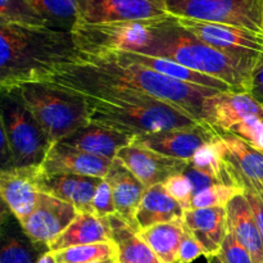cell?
<instances>
[{
	"label": "cell",
	"mask_w": 263,
	"mask_h": 263,
	"mask_svg": "<svg viewBox=\"0 0 263 263\" xmlns=\"http://www.w3.org/2000/svg\"><path fill=\"white\" fill-rule=\"evenodd\" d=\"M36 82H45L80 94L86 103L90 123L135 138L200 123L179 108L133 90L63 73L48 74Z\"/></svg>",
	"instance_id": "1"
},
{
	"label": "cell",
	"mask_w": 263,
	"mask_h": 263,
	"mask_svg": "<svg viewBox=\"0 0 263 263\" xmlns=\"http://www.w3.org/2000/svg\"><path fill=\"white\" fill-rule=\"evenodd\" d=\"M51 73L68 74L108 86L141 92L179 108L199 122H203L202 110L205 98L220 92L210 87L167 77L148 67L127 61L118 53L100 57L79 54L73 62L53 67L45 76Z\"/></svg>",
	"instance_id": "2"
},
{
	"label": "cell",
	"mask_w": 263,
	"mask_h": 263,
	"mask_svg": "<svg viewBox=\"0 0 263 263\" xmlns=\"http://www.w3.org/2000/svg\"><path fill=\"white\" fill-rule=\"evenodd\" d=\"M79 57L71 32L49 27L0 25L2 92L45 76Z\"/></svg>",
	"instance_id": "3"
},
{
	"label": "cell",
	"mask_w": 263,
	"mask_h": 263,
	"mask_svg": "<svg viewBox=\"0 0 263 263\" xmlns=\"http://www.w3.org/2000/svg\"><path fill=\"white\" fill-rule=\"evenodd\" d=\"M140 53L172 59L193 71L226 82L236 91L247 92L252 72L263 59L236 55L208 45L181 27L171 14L156 20L151 44Z\"/></svg>",
	"instance_id": "4"
},
{
	"label": "cell",
	"mask_w": 263,
	"mask_h": 263,
	"mask_svg": "<svg viewBox=\"0 0 263 263\" xmlns=\"http://www.w3.org/2000/svg\"><path fill=\"white\" fill-rule=\"evenodd\" d=\"M3 94L13 95L25 105L51 144L59 143L90 123L84 98L63 87L45 82H27Z\"/></svg>",
	"instance_id": "5"
},
{
	"label": "cell",
	"mask_w": 263,
	"mask_h": 263,
	"mask_svg": "<svg viewBox=\"0 0 263 263\" xmlns=\"http://www.w3.org/2000/svg\"><path fill=\"white\" fill-rule=\"evenodd\" d=\"M154 22L156 20L97 25L79 23L71 33L79 54L100 57L122 51L140 53L151 44Z\"/></svg>",
	"instance_id": "6"
},
{
	"label": "cell",
	"mask_w": 263,
	"mask_h": 263,
	"mask_svg": "<svg viewBox=\"0 0 263 263\" xmlns=\"http://www.w3.org/2000/svg\"><path fill=\"white\" fill-rule=\"evenodd\" d=\"M0 127L9 141L13 167L41 166L53 144L32 115L13 95L3 94Z\"/></svg>",
	"instance_id": "7"
},
{
	"label": "cell",
	"mask_w": 263,
	"mask_h": 263,
	"mask_svg": "<svg viewBox=\"0 0 263 263\" xmlns=\"http://www.w3.org/2000/svg\"><path fill=\"white\" fill-rule=\"evenodd\" d=\"M179 18L246 28L263 35V0H166Z\"/></svg>",
	"instance_id": "8"
},
{
	"label": "cell",
	"mask_w": 263,
	"mask_h": 263,
	"mask_svg": "<svg viewBox=\"0 0 263 263\" xmlns=\"http://www.w3.org/2000/svg\"><path fill=\"white\" fill-rule=\"evenodd\" d=\"M166 15H170L166 0H79V23L84 25L148 21Z\"/></svg>",
	"instance_id": "9"
},
{
	"label": "cell",
	"mask_w": 263,
	"mask_h": 263,
	"mask_svg": "<svg viewBox=\"0 0 263 263\" xmlns=\"http://www.w3.org/2000/svg\"><path fill=\"white\" fill-rule=\"evenodd\" d=\"M77 215L72 204L41 192L33 212L20 223L33 244L49 252V244L71 225Z\"/></svg>",
	"instance_id": "10"
},
{
	"label": "cell",
	"mask_w": 263,
	"mask_h": 263,
	"mask_svg": "<svg viewBox=\"0 0 263 263\" xmlns=\"http://www.w3.org/2000/svg\"><path fill=\"white\" fill-rule=\"evenodd\" d=\"M181 27L192 32L208 45L236 55L263 58V35L220 23L203 22L176 17Z\"/></svg>",
	"instance_id": "11"
},
{
	"label": "cell",
	"mask_w": 263,
	"mask_h": 263,
	"mask_svg": "<svg viewBox=\"0 0 263 263\" xmlns=\"http://www.w3.org/2000/svg\"><path fill=\"white\" fill-rule=\"evenodd\" d=\"M251 117L263 118V105L247 91H220L205 98L202 121L218 134L234 128Z\"/></svg>",
	"instance_id": "12"
},
{
	"label": "cell",
	"mask_w": 263,
	"mask_h": 263,
	"mask_svg": "<svg viewBox=\"0 0 263 263\" xmlns=\"http://www.w3.org/2000/svg\"><path fill=\"white\" fill-rule=\"evenodd\" d=\"M218 135L207 123L136 136L134 143L171 158L190 161L197 151Z\"/></svg>",
	"instance_id": "13"
},
{
	"label": "cell",
	"mask_w": 263,
	"mask_h": 263,
	"mask_svg": "<svg viewBox=\"0 0 263 263\" xmlns=\"http://www.w3.org/2000/svg\"><path fill=\"white\" fill-rule=\"evenodd\" d=\"M41 174V166L12 167L0 172V197L7 210L20 222L37 205Z\"/></svg>",
	"instance_id": "14"
},
{
	"label": "cell",
	"mask_w": 263,
	"mask_h": 263,
	"mask_svg": "<svg viewBox=\"0 0 263 263\" xmlns=\"http://www.w3.org/2000/svg\"><path fill=\"white\" fill-rule=\"evenodd\" d=\"M116 159L125 164L145 187L162 184L174 175L184 174L190 163V161L159 154L134 141L121 149Z\"/></svg>",
	"instance_id": "15"
},
{
	"label": "cell",
	"mask_w": 263,
	"mask_h": 263,
	"mask_svg": "<svg viewBox=\"0 0 263 263\" xmlns=\"http://www.w3.org/2000/svg\"><path fill=\"white\" fill-rule=\"evenodd\" d=\"M220 138L234 184L243 190L263 192V152L235 134H220Z\"/></svg>",
	"instance_id": "16"
},
{
	"label": "cell",
	"mask_w": 263,
	"mask_h": 263,
	"mask_svg": "<svg viewBox=\"0 0 263 263\" xmlns=\"http://www.w3.org/2000/svg\"><path fill=\"white\" fill-rule=\"evenodd\" d=\"M113 161L84 153L61 143L53 144L41 163L46 174L80 175V176L105 179Z\"/></svg>",
	"instance_id": "17"
},
{
	"label": "cell",
	"mask_w": 263,
	"mask_h": 263,
	"mask_svg": "<svg viewBox=\"0 0 263 263\" xmlns=\"http://www.w3.org/2000/svg\"><path fill=\"white\" fill-rule=\"evenodd\" d=\"M103 179L80 175L46 174L40 177V190L69 203L77 212L92 213V198Z\"/></svg>",
	"instance_id": "18"
},
{
	"label": "cell",
	"mask_w": 263,
	"mask_h": 263,
	"mask_svg": "<svg viewBox=\"0 0 263 263\" xmlns=\"http://www.w3.org/2000/svg\"><path fill=\"white\" fill-rule=\"evenodd\" d=\"M135 136L126 135L116 130L89 123L68 135L59 143L84 153L113 161L118 152L130 145Z\"/></svg>",
	"instance_id": "19"
},
{
	"label": "cell",
	"mask_w": 263,
	"mask_h": 263,
	"mask_svg": "<svg viewBox=\"0 0 263 263\" xmlns=\"http://www.w3.org/2000/svg\"><path fill=\"white\" fill-rule=\"evenodd\" d=\"M182 221L205 249L207 257L218 254L229 231L226 207L187 210Z\"/></svg>",
	"instance_id": "20"
},
{
	"label": "cell",
	"mask_w": 263,
	"mask_h": 263,
	"mask_svg": "<svg viewBox=\"0 0 263 263\" xmlns=\"http://www.w3.org/2000/svg\"><path fill=\"white\" fill-rule=\"evenodd\" d=\"M105 180L112 189L117 213L139 231L135 216L146 187L125 164L116 158L113 159Z\"/></svg>",
	"instance_id": "21"
},
{
	"label": "cell",
	"mask_w": 263,
	"mask_h": 263,
	"mask_svg": "<svg viewBox=\"0 0 263 263\" xmlns=\"http://www.w3.org/2000/svg\"><path fill=\"white\" fill-rule=\"evenodd\" d=\"M226 210L229 231L251 253L254 263H263V236L244 193L234 198Z\"/></svg>",
	"instance_id": "22"
},
{
	"label": "cell",
	"mask_w": 263,
	"mask_h": 263,
	"mask_svg": "<svg viewBox=\"0 0 263 263\" xmlns=\"http://www.w3.org/2000/svg\"><path fill=\"white\" fill-rule=\"evenodd\" d=\"M118 54L125 59H127V61L135 62V63L148 67V68L153 69V71L158 72V73L171 77V79L179 80V81L186 82V84L210 87V89L217 90V91H231V90H234L226 82L213 79V77L205 76V74L199 73L197 71H193V69L187 68V67L182 66V64L177 63V62L172 61V59L148 55V54L138 53V51H122V53Z\"/></svg>",
	"instance_id": "23"
},
{
	"label": "cell",
	"mask_w": 263,
	"mask_h": 263,
	"mask_svg": "<svg viewBox=\"0 0 263 263\" xmlns=\"http://www.w3.org/2000/svg\"><path fill=\"white\" fill-rule=\"evenodd\" d=\"M184 208L164 190L163 185L158 184L146 187L141 202L136 211V225L139 231L158 223L172 222L184 218Z\"/></svg>",
	"instance_id": "24"
},
{
	"label": "cell",
	"mask_w": 263,
	"mask_h": 263,
	"mask_svg": "<svg viewBox=\"0 0 263 263\" xmlns=\"http://www.w3.org/2000/svg\"><path fill=\"white\" fill-rule=\"evenodd\" d=\"M112 241L110 231L105 218H99L94 213L82 212L72 221L71 225L49 244V252H59L86 244Z\"/></svg>",
	"instance_id": "25"
},
{
	"label": "cell",
	"mask_w": 263,
	"mask_h": 263,
	"mask_svg": "<svg viewBox=\"0 0 263 263\" xmlns=\"http://www.w3.org/2000/svg\"><path fill=\"white\" fill-rule=\"evenodd\" d=\"M46 251L39 248L10 212L3 213L0 263H37Z\"/></svg>",
	"instance_id": "26"
},
{
	"label": "cell",
	"mask_w": 263,
	"mask_h": 263,
	"mask_svg": "<svg viewBox=\"0 0 263 263\" xmlns=\"http://www.w3.org/2000/svg\"><path fill=\"white\" fill-rule=\"evenodd\" d=\"M185 234L182 220L158 223L139 231V235L156 253L162 263H176L181 240Z\"/></svg>",
	"instance_id": "27"
},
{
	"label": "cell",
	"mask_w": 263,
	"mask_h": 263,
	"mask_svg": "<svg viewBox=\"0 0 263 263\" xmlns=\"http://www.w3.org/2000/svg\"><path fill=\"white\" fill-rule=\"evenodd\" d=\"M190 164L198 171L215 180L217 184L236 186L225 158V145L221 140L220 134L210 143L198 149L197 153L190 159Z\"/></svg>",
	"instance_id": "28"
},
{
	"label": "cell",
	"mask_w": 263,
	"mask_h": 263,
	"mask_svg": "<svg viewBox=\"0 0 263 263\" xmlns=\"http://www.w3.org/2000/svg\"><path fill=\"white\" fill-rule=\"evenodd\" d=\"M49 28L71 32L79 23V0H28Z\"/></svg>",
	"instance_id": "29"
},
{
	"label": "cell",
	"mask_w": 263,
	"mask_h": 263,
	"mask_svg": "<svg viewBox=\"0 0 263 263\" xmlns=\"http://www.w3.org/2000/svg\"><path fill=\"white\" fill-rule=\"evenodd\" d=\"M57 263H91L108 258H117V246L113 241L77 246L54 252Z\"/></svg>",
	"instance_id": "30"
},
{
	"label": "cell",
	"mask_w": 263,
	"mask_h": 263,
	"mask_svg": "<svg viewBox=\"0 0 263 263\" xmlns=\"http://www.w3.org/2000/svg\"><path fill=\"white\" fill-rule=\"evenodd\" d=\"M0 25L48 27L28 0H0Z\"/></svg>",
	"instance_id": "31"
},
{
	"label": "cell",
	"mask_w": 263,
	"mask_h": 263,
	"mask_svg": "<svg viewBox=\"0 0 263 263\" xmlns=\"http://www.w3.org/2000/svg\"><path fill=\"white\" fill-rule=\"evenodd\" d=\"M113 243L117 246L120 263H162L138 231H131Z\"/></svg>",
	"instance_id": "32"
},
{
	"label": "cell",
	"mask_w": 263,
	"mask_h": 263,
	"mask_svg": "<svg viewBox=\"0 0 263 263\" xmlns=\"http://www.w3.org/2000/svg\"><path fill=\"white\" fill-rule=\"evenodd\" d=\"M241 187L226 184H213L193 197L192 210L211 207H228L229 203L238 195L243 194Z\"/></svg>",
	"instance_id": "33"
},
{
	"label": "cell",
	"mask_w": 263,
	"mask_h": 263,
	"mask_svg": "<svg viewBox=\"0 0 263 263\" xmlns=\"http://www.w3.org/2000/svg\"><path fill=\"white\" fill-rule=\"evenodd\" d=\"M164 190L168 193L170 197L174 198L184 211L192 210V200L194 197V190L190 182L189 177L185 174H177L168 177L164 182H162Z\"/></svg>",
	"instance_id": "34"
},
{
	"label": "cell",
	"mask_w": 263,
	"mask_h": 263,
	"mask_svg": "<svg viewBox=\"0 0 263 263\" xmlns=\"http://www.w3.org/2000/svg\"><path fill=\"white\" fill-rule=\"evenodd\" d=\"M218 257L223 263H254L251 253L239 243L238 239L230 231H228V235L221 246Z\"/></svg>",
	"instance_id": "35"
},
{
	"label": "cell",
	"mask_w": 263,
	"mask_h": 263,
	"mask_svg": "<svg viewBox=\"0 0 263 263\" xmlns=\"http://www.w3.org/2000/svg\"><path fill=\"white\" fill-rule=\"evenodd\" d=\"M92 213L99 218H105L110 215H115L116 211L115 199H113V193L109 184L105 179L100 181L94 198H92Z\"/></svg>",
	"instance_id": "36"
},
{
	"label": "cell",
	"mask_w": 263,
	"mask_h": 263,
	"mask_svg": "<svg viewBox=\"0 0 263 263\" xmlns=\"http://www.w3.org/2000/svg\"><path fill=\"white\" fill-rule=\"evenodd\" d=\"M231 134L240 136L251 145L263 152V118L251 117L236 126Z\"/></svg>",
	"instance_id": "37"
},
{
	"label": "cell",
	"mask_w": 263,
	"mask_h": 263,
	"mask_svg": "<svg viewBox=\"0 0 263 263\" xmlns=\"http://www.w3.org/2000/svg\"><path fill=\"white\" fill-rule=\"evenodd\" d=\"M199 257H207V252L203 248L202 244L198 241V239L190 233L189 229L185 226V234L181 240L179 254H177V262L193 263Z\"/></svg>",
	"instance_id": "38"
},
{
	"label": "cell",
	"mask_w": 263,
	"mask_h": 263,
	"mask_svg": "<svg viewBox=\"0 0 263 263\" xmlns=\"http://www.w3.org/2000/svg\"><path fill=\"white\" fill-rule=\"evenodd\" d=\"M244 195L251 205L254 220H256L257 226L263 236V192L257 193L252 189H247L244 190Z\"/></svg>",
	"instance_id": "39"
},
{
	"label": "cell",
	"mask_w": 263,
	"mask_h": 263,
	"mask_svg": "<svg viewBox=\"0 0 263 263\" xmlns=\"http://www.w3.org/2000/svg\"><path fill=\"white\" fill-rule=\"evenodd\" d=\"M248 92L259 104L263 105V59L257 63L253 72H252Z\"/></svg>",
	"instance_id": "40"
},
{
	"label": "cell",
	"mask_w": 263,
	"mask_h": 263,
	"mask_svg": "<svg viewBox=\"0 0 263 263\" xmlns=\"http://www.w3.org/2000/svg\"><path fill=\"white\" fill-rule=\"evenodd\" d=\"M184 174L189 177L190 182H192L193 190H194V195H197L198 193H200L202 190L210 187L211 185L217 184L215 180H212L210 176H207V175L203 174V172L198 171V170L194 168V167H193L190 163H189V166H187V168L185 170Z\"/></svg>",
	"instance_id": "41"
},
{
	"label": "cell",
	"mask_w": 263,
	"mask_h": 263,
	"mask_svg": "<svg viewBox=\"0 0 263 263\" xmlns=\"http://www.w3.org/2000/svg\"><path fill=\"white\" fill-rule=\"evenodd\" d=\"M37 263H57L54 253L53 252H46V253H44L43 256L40 257V259H39Z\"/></svg>",
	"instance_id": "42"
},
{
	"label": "cell",
	"mask_w": 263,
	"mask_h": 263,
	"mask_svg": "<svg viewBox=\"0 0 263 263\" xmlns=\"http://www.w3.org/2000/svg\"><path fill=\"white\" fill-rule=\"evenodd\" d=\"M207 263H223V262L221 261V258L218 257V254H216V256L207 257Z\"/></svg>",
	"instance_id": "43"
},
{
	"label": "cell",
	"mask_w": 263,
	"mask_h": 263,
	"mask_svg": "<svg viewBox=\"0 0 263 263\" xmlns=\"http://www.w3.org/2000/svg\"><path fill=\"white\" fill-rule=\"evenodd\" d=\"M91 263H120V262H118V258H108V259H103V261H97Z\"/></svg>",
	"instance_id": "44"
},
{
	"label": "cell",
	"mask_w": 263,
	"mask_h": 263,
	"mask_svg": "<svg viewBox=\"0 0 263 263\" xmlns=\"http://www.w3.org/2000/svg\"><path fill=\"white\" fill-rule=\"evenodd\" d=\"M176 263H179V262H176Z\"/></svg>",
	"instance_id": "45"
}]
</instances>
